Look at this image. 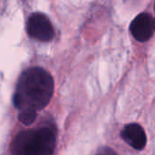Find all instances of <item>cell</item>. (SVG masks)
Instances as JSON below:
<instances>
[{"label": "cell", "instance_id": "6", "mask_svg": "<svg viewBox=\"0 0 155 155\" xmlns=\"http://www.w3.org/2000/svg\"><path fill=\"white\" fill-rule=\"evenodd\" d=\"M37 115V112L34 109H25L20 112L18 114V119L19 121L25 124V125H30L32 124Z\"/></svg>", "mask_w": 155, "mask_h": 155}, {"label": "cell", "instance_id": "2", "mask_svg": "<svg viewBox=\"0 0 155 155\" xmlns=\"http://www.w3.org/2000/svg\"><path fill=\"white\" fill-rule=\"evenodd\" d=\"M56 144L54 134L48 128L19 133L11 144L12 155H53Z\"/></svg>", "mask_w": 155, "mask_h": 155}, {"label": "cell", "instance_id": "3", "mask_svg": "<svg viewBox=\"0 0 155 155\" xmlns=\"http://www.w3.org/2000/svg\"><path fill=\"white\" fill-rule=\"evenodd\" d=\"M28 35L41 42L51 41L54 35V27L49 18L42 13H34L27 21Z\"/></svg>", "mask_w": 155, "mask_h": 155}, {"label": "cell", "instance_id": "1", "mask_svg": "<svg viewBox=\"0 0 155 155\" xmlns=\"http://www.w3.org/2000/svg\"><path fill=\"white\" fill-rule=\"evenodd\" d=\"M54 87V79L46 70L41 67L29 68L19 77L14 94V105L20 111L43 110L52 99Z\"/></svg>", "mask_w": 155, "mask_h": 155}, {"label": "cell", "instance_id": "8", "mask_svg": "<svg viewBox=\"0 0 155 155\" xmlns=\"http://www.w3.org/2000/svg\"><path fill=\"white\" fill-rule=\"evenodd\" d=\"M153 29L155 30V18L153 19Z\"/></svg>", "mask_w": 155, "mask_h": 155}, {"label": "cell", "instance_id": "5", "mask_svg": "<svg viewBox=\"0 0 155 155\" xmlns=\"http://www.w3.org/2000/svg\"><path fill=\"white\" fill-rule=\"evenodd\" d=\"M124 142L135 150H143L147 143L146 134L143 128L138 124H127L121 133Z\"/></svg>", "mask_w": 155, "mask_h": 155}, {"label": "cell", "instance_id": "7", "mask_svg": "<svg viewBox=\"0 0 155 155\" xmlns=\"http://www.w3.org/2000/svg\"><path fill=\"white\" fill-rule=\"evenodd\" d=\"M95 155H117L116 154V153L114 151V150H112L111 148H109V147H102V148H100L98 151H97V153H96V154Z\"/></svg>", "mask_w": 155, "mask_h": 155}, {"label": "cell", "instance_id": "9", "mask_svg": "<svg viewBox=\"0 0 155 155\" xmlns=\"http://www.w3.org/2000/svg\"><path fill=\"white\" fill-rule=\"evenodd\" d=\"M154 10H155V4H154Z\"/></svg>", "mask_w": 155, "mask_h": 155}, {"label": "cell", "instance_id": "4", "mask_svg": "<svg viewBox=\"0 0 155 155\" xmlns=\"http://www.w3.org/2000/svg\"><path fill=\"white\" fill-rule=\"evenodd\" d=\"M133 36L139 42L148 41L153 33V19L151 15L142 13L132 22L130 26Z\"/></svg>", "mask_w": 155, "mask_h": 155}]
</instances>
